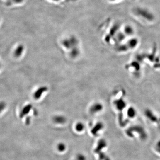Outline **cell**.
I'll return each instance as SVG.
<instances>
[{
	"label": "cell",
	"instance_id": "cell-1",
	"mask_svg": "<svg viewBox=\"0 0 160 160\" xmlns=\"http://www.w3.org/2000/svg\"><path fill=\"white\" fill-rule=\"evenodd\" d=\"M126 136L132 140L145 142L148 138V134L145 128L140 125H133L126 129Z\"/></svg>",
	"mask_w": 160,
	"mask_h": 160
},
{
	"label": "cell",
	"instance_id": "cell-2",
	"mask_svg": "<svg viewBox=\"0 0 160 160\" xmlns=\"http://www.w3.org/2000/svg\"><path fill=\"white\" fill-rule=\"evenodd\" d=\"M144 114L146 118L151 123L160 129V118L157 114L154 113L152 110L149 109L145 110Z\"/></svg>",
	"mask_w": 160,
	"mask_h": 160
},
{
	"label": "cell",
	"instance_id": "cell-3",
	"mask_svg": "<svg viewBox=\"0 0 160 160\" xmlns=\"http://www.w3.org/2000/svg\"><path fill=\"white\" fill-rule=\"evenodd\" d=\"M136 11L137 14L144 19L147 21H152L154 19L153 15L147 10L142 8H137Z\"/></svg>",
	"mask_w": 160,
	"mask_h": 160
},
{
	"label": "cell",
	"instance_id": "cell-4",
	"mask_svg": "<svg viewBox=\"0 0 160 160\" xmlns=\"http://www.w3.org/2000/svg\"><path fill=\"white\" fill-rule=\"evenodd\" d=\"M127 67L130 70L132 69V72L133 73L139 72L141 69V62L137 59L133 60L128 64Z\"/></svg>",
	"mask_w": 160,
	"mask_h": 160
},
{
	"label": "cell",
	"instance_id": "cell-5",
	"mask_svg": "<svg viewBox=\"0 0 160 160\" xmlns=\"http://www.w3.org/2000/svg\"><path fill=\"white\" fill-rule=\"evenodd\" d=\"M126 114L128 120L135 119L137 116V111L135 107L130 106L126 108Z\"/></svg>",
	"mask_w": 160,
	"mask_h": 160
},
{
	"label": "cell",
	"instance_id": "cell-6",
	"mask_svg": "<svg viewBox=\"0 0 160 160\" xmlns=\"http://www.w3.org/2000/svg\"><path fill=\"white\" fill-rule=\"evenodd\" d=\"M107 146V142L105 139L103 138L100 139L98 141L96 148L94 149V152L96 154L100 153L103 149H105Z\"/></svg>",
	"mask_w": 160,
	"mask_h": 160
},
{
	"label": "cell",
	"instance_id": "cell-7",
	"mask_svg": "<svg viewBox=\"0 0 160 160\" xmlns=\"http://www.w3.org/2000/svg\"><path fill=\"white\" fill-rule=\"evenodd\" d=\"M139 40L136 38L132 37L130 39L128 40L126 44L127 45L130 50H132L137 48L139 45Z\"/></svg>",
	"mask_w": 160,
	"mask_h": 160
},
{
	"label": "cell",
	"instance_id": "cell-8",
	"mask_svg": "<svg viewBox=\"0 0 160 160\" xmlns=\"http://www.w3.org/2000/svg\"><path fill=\"white\" fill-rule=\"evenodd\" d=\"M104 124L102 123L98 122L95 124L91 130V134L94 136H97L98 135L99 133L104 129Z\"/></svg>",
	"mask_w": 160,
	"mask_h": 160
},
{
	"label": "cell",
	"instance_id": "cell-9",
	"mask_svg": "<svg viewBox=\"0 0 160 160\" xmlns=\"http://www.w3.org/2000/svg\"><path fill=\"white\" fill-rule=\"evenodd\" d=\"M65 117L62 115H56L53 118V122L57 125H63L66 122Z\"/></svg>",
	"mask_w": 160,
	"mask_h": 160
},
{
	"label": "cell",
	"instance_id": "cell-10",
	"mask_svg": "<svg viewBox=\"0 0 160 160\" xmlns=\"http://www.w3.org/2000/svg\"><path fill=\"white\" fill-rule=\"evenodd\" d=\"M103 109V106L101 104L97 103L92 105L90 109V111L91 113L93 114H95L96 113L100 112Z\"/></svg>",
	"mask_w": 160,
	"mask_h": 160
},
{
	"label": "cell",
	"instance_id": "cell-11",
	"mask_svg": "<svg viewBox=\"0 0 160 160\" xmlns=\"http://www.w3.org/2000/svg\"><path fill=\"white\" fill-rule=\"evenodd\" d=\"M125 35L127 36H133L135 33V30L131 26L128 25L125 27L124 29Z\"/></svg>",
	"mask_w": 160,
	"mask_h": 160
},
{
	"label": "cell",
	"instance_id": "cell-12",
	"mask_svg": "<svg viewBox=\"0 0 160 160\" xmlns=\"http://www.w3.org/2000/svg\"><path fill=\"white\" fill-rule=\"evenodd\" d=\"M85 126L84 124L82 122H77L75 125V130L77 132H81L85 130Z\"/></svg>",
	"mask_w": 160,
	"mask_h": 160
},
{
	"label": "cell",
	"instance_id": "cell-13",
	"mask_svg": "<svg viewBox=\"0 0 160 160\" xmlns=\"http://www.w3.org/2000/svg\"><path fill=\"white\" fill-rule=\"evenodd\" d=\"M67 148V146L65 143L63 142L59 143L57 145V149L60 153L65 152Z\"/></svg>",
	"mask_w": 160,
	"mask_h": 160
},
{
	"label": "cell",
	"instance_id": "cell-14",
	"mask_svg": "<svg viewBox=\"0 0 160 160\" xmlns=\"http://www.w3.org/2000/svg\"><path fill=\"white\" fill-rule=\"evenodd\" d=\"M154 150L156 154L160 156V140L156 143L154 147Z\"/></svg>",
	"mask_w": 160,
	"mask_h": 160
},
{
	"label": "cell",
	"instance_id": "cell-15",
	"mask_svg": "<svg viewBox=\"0 0 160 160\" xmlns=\"http://www.w3.org/2000/svg\"><path fill=\"white\" fill-rule=\"evenodd\" d=\"M76 160H86V156L82 154H79L76 156Z\"/></svg>",
	"mask_w": 160,
	"mask_h": 160
},
{
	"label": "cell",
	"instance_id": "cell-16",
	"mask_svg": "<svg viewBox=\"0 0 160 160\" xmlns=\"http://www.w3.org/2000/svg\"><path fill=\"white\" fill-rule=\"evenodd\" d=\"M23 47L22 46H19L18 48H17V50H16L15 51V55L16 56H19V52H22L23 51Z\"/></svg>",
	"mask_w": 160,
	"mask_h": 160
},
{
	"label": "cell",
	"instance_id": "cell-17",
	"mask_svg": "<svg viewBox=\"0 0 160 160\" xmlns=\"http://www.w3.org/2000/svg\"><path fill=\"white\" fill-rule=\"evenodd\" d=\"M153 66H154V68L160 70V61H157V62H156L154 64Z\"/></svg>",
	"mask_w": 160,
	"mask_h": 160
}]
</instances>
